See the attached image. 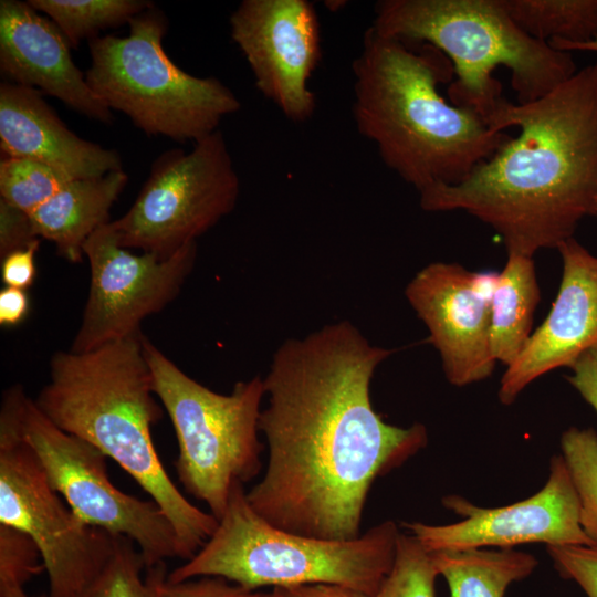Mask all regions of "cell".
Masks as SVG:
<instances>
[{"instance_id":"5b68a950","label":"cell","mask_w":597,"mask_h":597,"mask_svg":"<svg viewBox=\"0 0 597 597\" xmlns=\"http://www.w3.org/2000/svg\"><path fill=\"white\" fill-rule=\"evenodd\" d=\"M370 27L440 50L457 77L448 87L450 102L474 109L486 123L504 98L492 76L498 67L510 71L519 104L547 95L577 72L570 52L522 31L504 0H383Z\"/></svg>"},{"instance_id":"4dcf8cb0","label":"cell","mask_w":597,"mask_h":597,"mask_svg":"<svg viewBox=\"0 0 597 597\" xmlns=\"http://www.w3.org/2000/svg\"><path fill=\"white\" fill-rule=\"evenodd\" d=\"M38 239L30 214L0 199V259Z\"/></svg>"},{"instance_id":"8992f818","label":"cell","mask_w":597,"mask_h":597,"mask_svg":"<svg viewBox=\"0 0 597 597\" xmlns=\"http://www.w3.org/2000/svg\"><path fill=\"white\" fill-rule=\"evenodd\" d=\"M399 535L394 521L352 540L291 533L260 516L238 483L212 535L167 580L214 576L251 590L334 584L375 596L392 567Z\"/></svg>"},{"instance_id":"30bf717a","label":"cell","mask_w":597,"mask_h":597,"mask_svg":"<svg viewBox=\"0 0 597 597\" xmlns=\"http://www.w3.org/2000/svg\"><path fill=\"white\" fill-rule=\"evenodd\" d=\"M239 192V177L218 129L188 153L161 154L132 207L111 226L121 247L166 260L228 216Z\"/></svg>"},{"instance_id":"cb8c5ba5","label":"cell","mask_w":597,"mask_h":597,"mask_svg":"<svg viewBox=\"0 0 597 597\" xmlns=\"http://www.w3.org/2000/svg\"><path fill=\"white\" fill-rule=\"evenodd\" d=\"M167 577L165 562L146 568L136 544L118 536L112 558L78 597H160Z\"/></svg>"},{"instance_id":"4316f807","label":"cell","mask_w":597,"mask_h":597,"mask_svg":"<svg viewBox=\"0 0 597 597\" xmlns=\"http://www.w3.org/2000/svg\"><path fill=\"white\" fill-rule=\"evenodd\" d=\"M431 554L412 534L400 533L392 567L376 597H434L438 576Z\"/></svg>"},{"instance_id":"d6a6232c","label":"cell","mask_w":597,"mask_h":597,"mask_svg":"<svg viewBox=\"0 0 597 597\" xmlns=\"http://www.w3.org/2000/svg\"><path fill=\"white\" fill-rule=\"evenodd\" d=\"M570 369L566 380L597 412V346L586 350Z\"/></svg>"},{"instance_id":"277c9868","label":"cell","mask_w":597,"mask_h":597,"mask_svg":"<svg viewBox=\"0 0 597 597\" xmlns=\"http://www.w3.org/2000/svg\"><path fill=\"white\" fill-rule=\"evenodd\" d=\"M142 332L86 353L59 350L50 380L34 399L56 427L100 449L147 492L171 522L190 559L218 520L190 503L170 480L154 446L151 427L163 416Z\"/></svg>"},{"instance_id":"83f0119b","label":"cell","mask_w":597,"mask_h":597,"mask_svg":"<svg viewBox=\"0 0 597 597\" xmlns=\"http://www.w3.org/2000/svg\"><path fill=\"white\" fill-rule=\"evenodd\" d=\"M44 569L40 551L25 533L0 524V596L24 589Z\"/></svg>"},{"instance_id":"e0dca14e","label":"cell","mask_w":597,"mask_h":597,"mask_svg":"<svg viewBox=\"0 0 597 597\" xmlns=\"http://www.w3.org/2000/svg\"><path fill=\"white\" fill-rule=\"evenodd\" d=\"M71 49L60 29L28 1H0L1 72L91 119L111 123L112 109L91 88Z\"/></svg>"},{"instance_id":"d4e9b609","label":"cell","mask_w":597,"mask_h":597,"mask_svg":"<svg viewBox=\"0 0 597 597\" xmlns=\"http://www.w3.org/2000/svg\"><path fill=\"white\" fill-rule=\"evenodd\" d=\"M73 179L34 159L2 156L0 199L32 213Z\"/></svg>"},{"instance_id":"3957f363","label":"cell","mask_w":597,"mask_h":597,"mask_svg":"<svg viewBox=\"0 0 597 597\" xmlns=\"http://www.w3.org/2000/svg\"><path fill=\"white\" fill-rule=\"evenodd\" d=\"M352 69L358 133L419 193L461 184L512 138L493 130L474 109L442 96L439 85L452 82L454 69L430 44L405 42L369 27Z\"/></svg>"},{"instance_id":"44dd1931","label":"cell","mask_w":597,"mask_h":597,"mask_svg":"<svg viewBox=\"0 0 597 597\" xmlns=\"http://www.w3.org/2000/svg\"><path fill=\"white\" fill-rule=\"evenodd\" d=\"M430 553V552H429ZM450 597H504L507 587L530 576L537 559L512 548H471L430 553Z\"/></svg>"},{"instance_id":"5bb4252c","label":"cell","mask_w":597,"mask_h":597,"mask_svg":"<svg viewBox=\"0 0 597 597\" xmlns=\"http://www.w3.org/2000/svg\"><path fill=\"white\" fill-rule=\"evenodd\" d=\"M230 33L256 88L293 122L316 109L308 81L321 60L320 24L307 0H243L230 17Z\"/></svg>"},{"instance_id":"ba28073f","label":"cell","mask_w":597,"mask_h":597,"mask_svg":"<svg viewBox=\"0 0 597 597\" xmlns=\"http://www.w3.org/2000/svg\"><path fill=\"white\" fill-rule=\"evenodd\" d=\"M143 348L154 392L178 440V479L219 521L233 486L251 481L262 469L259 421L265 397L263 378L238 381L223 395L184 373L145 335Z\"/></svg>"},{"instance_id":"1f68e13d","label":"cell","mask_w":597,"mask_h":597,"mask_svg":"<svg viewBox=\"0 0 597 597\" xmlns=\"http://www.w3.org/2000/svg\"><path fill=\"white\" fill-rule=\"evenodd\" d=\"M41 239L29 247L13 251L1 259V279L6 286L27 291L34 283L36 275L35 254Z\"/></svg>"},{"instance_id":"7402d4cb","label":"cell","mask_w":597,"mask_h":597,"mask_svg":"<svg viewBox=\"0 0 597 597\" xmlns=\"http://www.w3.org/2000/svg\"><path fill=\"white\" fill-rule=\"evenodd\" d=\"M516 25L541 41L582 43L597 38V0H504Z\"/></svg>"},{"instance_id":"7a4b0ae2","label":"cell","mask_w":597,"mask_h":597,"mask_svg":"<svg viewBox=\"0 0 597 597\" xmlns=\"http://www.w3.org/2000/svg\"><path fill=\"white\" fill-rule=\"evenodd\" d=\"M488 124L520 134L461 184L420 192L421 209L473 216L502 238L507 253L557 249L591 216L597 198V63L536 101L504 97Z\"/></svg>"},{"instance_id":"836d02e7","label":"cell","mask_w":597,"mask_h":597,"mask_svg":"<svg viewBox=\"0 0 597 597\" xmlns=\"http://www.w3.org/2000/svg\"><path fill=\"white\" fill-rule=\"evenodd\" d=\"M269 597H376L334 584L274 587Z\"/></svg>"},{"instance_id":"f1b7e54d","label":"cell","mask_w":597,"mask_h":597,"mask_svg":"<svg viewBox=\"0 0 597 597\" xmlns=\"http://www.w3.org/2000/svg\"><path fill=\"white\" fill-rule=\"evenodd\" d=\"M547 553L561 575L575 580L588 597H597V546L548 545Z\"/></svg>"},{"instance_id":"9c48e42d","label":"cell","mask_w":597,"mask_h":597,"mask_svg":"<svg viewBox=\"0 0 597 597\" xmlns=\"http://www.w3.org/2000/svg\"><path fill=\"white\" fill-rule=\"evenodd\" d=\"M1 408L11 415L52 489L80 519L132 540L146 568L184 558L178 535L159 505L122 492L111 482L105 453L56 427L21 385L6 389Z\"/></svg>"},{"instance_id":"2e32d148","label":"cell","mask_w":597,"mask_h":597,"mask_svg":"<svg viewBox=\"0 0 597 597\" xmlns=\"http://www.w3.org/2000/svg\"><path fill=\"white\" fill-rule=\"evenodd\" d=\"M556 250L562 258L559 289L549 313L501 378L498 396L505 406L535 379L554 369L570 368L597 346V255L575 238Z\"/></svg>"},{"instance_id":"e575fe53","label":"cell","mask_w":597,"mask_h":597,"mask_svg":"<svg viewBox=\"0 0 597 597\" xmlns=\"http://www.w3.org/2000/svg\"><path fill=\"white\" fill-rule=\"evenodd\" d=\"M30 311V301L24 290L6 286L0 291V325L15 326L22 323Z\"/></svg>"},{"instance_id":"4fadbf2b","label":"cell","mask_w":597,"mask_h":597,"mask_svg":"<svg viewBox=\"0 0 597 597\" xmlns=\"http://www.w3.org/2000/svg\"><path fill=\"white\" fill-rule=\"evenodd\" d=\"M442 504L463 519L448 525L402 523L430 553L512 548L536 542L547 546H595L582 527L579 498L562 455L551 460L549 475L543 489L523 501L488 509L459 495H447Z\"/></svg>"},{"instance_id":"9a60e30c","label":"cell","mask_w":597,"mask_h":597,"mask_svg":"<svg viewBox=\"0 0 597 597\" xmlns=\"http://www.w3.org/2000/svg\"><path fill=\"white\" fill-rule=\"evenodd\" d=\"M495 272L455 262H431L409 281L405 295L439 353L447 380L457 387L489 378L491 292Z\"/></svg>"},{"instance_id":"484cf974","label":"cell","mask_w":597,"mask_h":597,"mask_svg":"<svg viewBox=\"0 0 597 597\" xmlns=\"http://www.w3.org/2000/svg\"><path fill=\"white\" fill-rule=\"evenodd\" d=\"M561 447L579 498L582 527L597 546V433L570 427L563 432Z\"/></svg>"},{"instance_id":"603a6c76","label":"cell","mask_w":597,"mask_h":597,"mask_svg":"<svg viewBox=\"0 0 597 597\" xmlns=\"http://www.w3.org/2000/svg\"><path fill=\"white\" fill-rule=\"evenodd\" d=\"M36 11L45 13L63 33L71 48L84 39H95L108 28L129 23L149 9L147 0H29Z\"/></svg>"},{"instance_id":"ffe728a7","label":"cell","mask_w":597,"mask_h":597,"mask_svg":"<svg viewBox=\"0 0 597 597\" xmlns=\"http://www.w3.org/2000/svg\"><path fill=\"white\" fill-rule=\"evenodd\" d=\"M540 298L533 256L507 253L491 292L490 345L496 363L507 367L524 349Z\"/></svg>"},{"instance_id":"d6986e66","label":"cell","mask_w":597,"mask_h":597,"mask_svg":"<svg viewBox=\"0 0 597 597\" xmlns=\"http://www.w3.org/2000/svg\"><path fill=\"white\" fill-rule=\"evenodd\" d=\"M127 181L123 169L69 181L30 213L36 235L53 242L56 253L69 262H82L85 242L111 222L109 210Z\"/></svg>"},{"instance_id":"6da1fadb","label":"cell","mask_w":597,"mask_h":597,"mask_svg":"<svg viewBox=\"0 0 597 597\" xmlns=\"http://www.w3.org/2000/svg\"><path fill=\"white\" fill-rule=\"evenodd\" d=\"M392 353L348 321L274 352L259 421L268 461L247 493L270 524L314 538H355L374 481L426 447L422 423L389 425L373 407L371 379Z\"/></svg>"},{"instance_id":"ac0fdd59","label":"cell","mask_w":597,"mask_h":597,"mask_svg":"<svg viewBox=\"0 0 597 597\" xmlns=\"http://www.w3.org/2000/svg\"><path fill=\"white\" fill-rule=\"evenodd\" d=\"M32 87L0 85V149L2 156L41 161L71 179L93 178L122 170L113 149L74 134Z\"/></svg>"},{"instance_id":"8d00e7d4","label":"cell","mask_w":597,"mask_h":597,"mask_svg":"<svg viewBox=\"0 0 597 597\" xmlns=\"http://www.w3.org/2000/svg\"><path fill=\"white\" fill-rule=\"evenodd\" d=\"M0 597H31V596H28L24 591V589H19V590H14V591H10L8 594H4ZM38 597H49L48 595H42V596H38Z\"/></svg>"},{"instance_id":"d590c367","label":"cell","mask_w":597,"mask_h":597,"mask_svg":"<svg viewBox=\"0 0 597 597\" xmlns=\"http://www.w3.org/2000/svg\"><path fill=\"white\" fill-rule=\"evenodd\" d=\"M548 43L556 50L561 51H589V52H597V38L582 43H569L558 40H552L548 41Z\"/></svg>"},{"instance_id":"f546056e","label":"cell","mask_w":597,"mask_h":597,"mask_svg":"<svg viewBox=\"0 0 597 597\" xmlns=\"http://www.w3.org/2000/svg\"><path fill=\"white\" fill-rule=\"evenodd\" d=\"M214 576H203L178 583L166 580L160 597H269L262 593L243 588Z\"/></svg>"},{"instance_id":"8fae6325","label":"cell","mask_w":597,"mask_h":597,"mask_svg":"<svg viewBox=\"0 0 597 597\" xmlns=\"http://www.w3.org/2000/svg\"><path fill=\"white\" fill-rule=\"evenodd\" d=\"M0 524L28 534L49 578V597H78L112 558L117 537L80 519L50 485L14 420L0 410Z\"/></svg>"},{"instance_id":"7c38bea8","label":"cell","mask_w":597,"mask_h":597,"mask_svg":"<svg viewBox=\"0 0 597 597\" xmlns=\"http://www.w3.org/2000/svg\"><path fill=\"white\" fill-rule=\"evenodd\" d=\"M90 264V291L70 350L86 353L135 335L140 323L171 303L190 275L197 242L163 260L153 253L134 254L118 244L111 222L96 230L83 247Z\"/></svg>"},{"instance_id":"52a82bcc","label":"cell","mask_w":597,"mask_h":597,"mask_svg":"<svg viewBox=\"0 0 597 597\" xmlns=\"http://www.w3.org/2000/svg\"><path fill=\"white\" fill-rule=\"evenodd\" d=\"M126 36L90 40L85 77L109 107L124 113L150 136L195 143L219 129L241 107L220 80L189 74L167 55L163 39L168 21L151 6L129 23Z\"/></svg>"},{"instance_id":"74e56055","label":"cell","mask_w":597,"mask_h":597,"mask_svg":"<svg viewBox=\"0 0 597 597\" xmlns=\"http://www.w3.org/2000/svg\"><path fill=\"white\" fill-rule=\"evenodd\" d=\"M591 216H594L597 219V198L593 207Z\"/></svg>"}]
</instances>
